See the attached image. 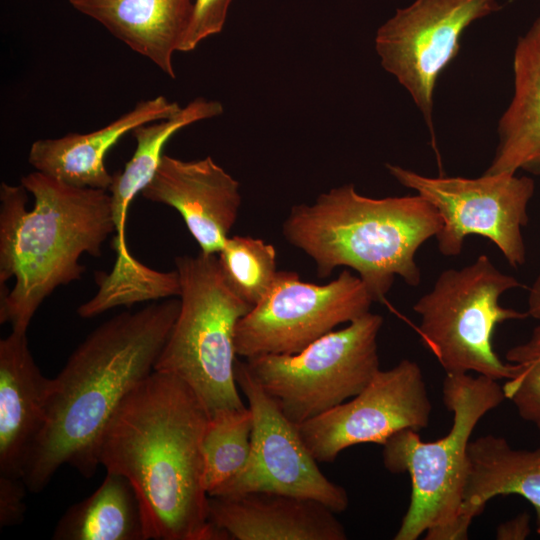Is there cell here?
Masks as SVG:
<instances>
[{
    "mask_svg": "<svg viewBox=\"0 0 540 540\" xmlns=\"http://www.w3.org/2000/svg\"><path fill=\"white\" fill-rule=\"evenodd\" d=\"M209 418L185 382L154 370L108 423L99 465L132 484L148 540H228L208 517L202 440Z\"/></svg>",
    "mask_w": 540,
    "mask_h": 540,
    "instance_id": "cell-1",
    "label": "cell"
},
{
    "mask_svg": "<svg viewBox=\"0 0 540 540\" xmlns=\"http://www.w3.org/2000/svg\"><path fill=\"white\" fill-rule=\"evenodd\" d=\"M180 310V299L154 301L122 312L95 328L51 379L44 427L23 480L39 493L67 464L86 478L111 418L128 394L153 371Z\"/></svg>",
    "mask_w": 540,
    "mask_h": 540,
    "instance_id": "cell-2",
    "label": "cell"
},
{
    "mask_svg": "<svg viewBox=\"0 0 540 540\" xmlns=\"http://www.w3.org/2000/svg\"><path fill=\"white\" fill-rule=\"evenodd\" d=\"M114 232L108 190L79 188L35 171L21 185H0V322L26 332L42 302L59 286L81 278L87 253L102 255Z\"/></svg>",
    "mask_w": 540,
    "mask_h": 540,
    "instance_id": "cell-3",
    "label": "cell"
},
{
    "mask_svg": "<svg viewBox=\"0 0 540 540\" xmlns=\"http://www.w3.org/2000/svg\"><path fill=\"white\" fill-rule=\"evenodd\" d=\"M441 227L438 211L418 194L375 199L350 183L320 194L312 204L292 206L282 233L314 261L319 277L349 267L374 302H381L396 276L409 286L420 284L416 252Z\"/></svg>",
    "mask_w": 540,
    "mask_h": 540,
    "instance_id": "cell-4",
    "label": "cell"
},
{
    "mask_svg": "<svg viewBox=\"0 0 540 540\" xmlns=\"http://www.w3.org/2000/svg\"><path fill=\"white\" fill-rule=\"evenodd\" d=\"M443 402L453 414L448 434L423 441L418 431L401 430L382 446L385 468L411 479L409 507L395 540H462L472 522L463 515L468 476V447L478 422L506 400L494 379L468 374L446 375Z\"/></svg>",
    "mask_w": 540,
    "mask_h": 540,
    "instance_id": "cell-5",
    "label": "cell"
},
{
    "mask_svg": "<svg viewBox=\"0 0 540 540\" xmlns=\"http://www.w3.org/2000/svg\"><path fill=\"white\" fill-rule=\"evenodd\" d=\"M180 310L154 370L176 376L198 396L209 417L246 407L235 379V329L253 307L237 297L217 254L175 259Z\"/></svg>",
    "mask_w": 540,
    "mask_h": 540,
    "instance_id": "cell-6",
    "label": "cell"
},
{
    "mask_svg": "<svg viewBox=\"0 0 540 540\" xmlns=\"http://www.w3.org/2000/svg\"><path fill=\"white\" fill-rule=\"evenodd\" d=\"M522 287L502 273L486 255L460 269L444 270L433 288L420 297L413 310L423 345L436 357L446 375L474 372L496 381L510 379L519 363H504L492 338L498 324L529 317L527 311L502 307L506 291Z\"/></svg>",
    "mask_w": 540,
    "mask_h": 540,
    "instance_id": "cell-7",
    "label": "cell"
},
{
    "mask_svg": "<svg viewBox=\"0 0 540 540\" xmlns=\"http://www.w3.org/2000/svg\"><path fill=\"white\" fill-rule=\"evenodd\" d=\"M383 317L370 311L295 354L246 358L257 384L294 424L304 423L360 393L380 370Z\"/></svg>",
    "mask_w": 540,
    "mask_h": 540,
    "instance_id": "cell-8",
    "label": "cell"
},
{
    "mask_svg": "<svg viewBox=\"0 0 540 540\" xmlns=\"http://www.w3.org/2000/svg\"><path fill=\"white\" fill-rule=\"evenodd\" d=\"M386 168L438 211L442 227L435 237L442 255H459L466 237L476 234L491 240L511 266L525 263L522 228L529 221L528 204L535 191L532 178L510 173L428 177L398 165L386 164Z\"/></svg>",
    "mask_w": 540,
    "mask_h": 540,
    "instance_id": "cell-9",
    "label": "cell"
},
{
    "mask_svg": "<svg viewBox=\"0 0 540 540\" xmlns=\"http://www.w3.org/2000/svg\"><path fill=\"white\" fill-rule=\"evenodd\" d=\"M374 302L359 276L343 270L324 285L278 271L267 295L237 323L235 352L243 358L295 354L369 312Z\"/></svg>",
    "mask_w": 540,
    "mask_h": 540,
    "instance_id": "cell-10",
    "label": "cell"
},
{
    "mask_svg": "<svg viewBox=\"0 0 540 540\" xmlns=\"http://www.w3.org/2000/svg\"><path fill=\"white\" fill-rule=\"evenodd\" d=\"M235 379L253 417L250 455L242 471L209 496L274 492L319 501L337 514L345 511L346 490L322 473L298 425L283 414L239 359Z\"/></svg>",
    "mask_w": 540,
    "mask_h": 540,
    "instance_id": "cell-11",
    "label": "cell"
},
{
    "mask_svg": "<svg viewBox=\"0 0 540 540\" xmlns=\"http://www.w3.org/2000/svg\"><path fill=\"white\" fill-rule=\"evenodd\" d=\"M500 8L497 0H415L377 30L382 67L410 93L433 139L438 76L458 54L465 29Z\"/></svg>",
    "mask_w": 540,
    "mask_h": 540,
    "instance_id": "cell-12",
    "label": "cell"
},
{
    "mask_svg": "<svg viewBox=\"0 0 540 540\" xmlns=\"http://www.w3.org/2000/svg\"><path fill=\"white\" fill-rule=\"evenodd\" d=\"M432 403L417 362L403 359L379 370L357 395L298 425L300 435L317 462H333L353 445H383L404 430L428 426Z\"/></svg>",
    "mask_w": 540,
    "mask_h": 540,
    "instance_id": "cell-13",
    "label": "cell"
},
{
    "mask_svg": "<svg viewBox=\"0 0 540 540\" xmlns=\"http://www.w3.org/2000/svg\"><path fill=\"white\" fill-rule=\"evenodd\" d=\"M141 194L177 210L204 254L221 250L241 206L239 182L210 156L184 161L163 154Z\"/></svg>",
    "mask_w": 540,
    "mask_h": 540,
    "instance_id": "cell-14",
    "label": "cell"
},
{
    "mask_svg": "<svg viewBox=\"0 0 540 540\" xmlns=\"http://www.w3.org/2000/svg\"><path fill=\"white\" fill-rule=\"evenodd\" d=\"M336 514L319 501L274 492L208 498L210 523L230 540H345Z\"/></svg>",
    "mask_w": 540,
    "mask_h": 540,
    "instance_id": "cell-15",
    "label": "cell"
},
{
    "mask_svg": "<svg viewBox=\"0 0 540 540\" xmlns=\"http://www.w3.org/2000/svg\"><path fill=\"white\" fill-rule=\"evenodd\" d=\"M51 379L42 375L26 332L0 341V476L23 479L46 420Z\"/></svg>",
    "mask_w": 540,
    "mask_h": 540,
    "instance_id": "cell-16",
    "label": "cell"
},
{
    "mask_svg": "<svg viewBox=\"0 0 540 540\" xmlns=\"http://www.w3.org/2000/svg\"><path fill=\"white\" fill-rule=\"evenodd\" d=\"M223 105L217 100L202 97L190 101L171 117L136 127L131 133L136 149L121 172L113 174L109 188L112 201L114 232L112 247L116 260L109 277L118 284H129L144 277L147 266L130 253L126 241V220L130 204L153 178L163 149L169 139L182 128L195 122L218 117Z\"/></svg>",
    "mask_w": 540,
    "mask_h": 540,
    "instance_id": "cell-17",
    "label": "cell"
},
{
    "mask_svg": "<svg viewBox=\"0 0 540 540\" xmlns=\"http://www.w3.org/2000/svg\"><path fill=\"white\" fill-rule=\"evenodd\" d=\"M181 107L164 96L138 102L133 109L89 133H68L32 143L28 162L36 171L79 188L109 190L113 175L104 163L107 152L136 127L171 117Z\"/></svg>",
    "mask_w": 540,
    "mask_h": 540,
    "instance_id": "cell-18",
    "label": "cell"
},
{
    "mask_svg": "<svg viewBox=\"0 0 540 540\" xmlns=\"http://www.w3.org/2000/svg\"><path fill=\"white\" fill-rule=\"evenodd\" d=\"M192 6L193 0H85L74 8L175 78L173 54L179 51Z\"/></svg>",
    "mask_w": 540,
    "mask_h": 540,
    "instance_id": "cell-19",
    "label": "cell"
},
{
    "mask_svg": "<svg viewBox=\"0 0 540 540\" xmlns=\"http://www.w3.org/2000/svg\"><path fill=\"white\" fill-rule=\"evenodd\" d=\"M514 93L498 124L499 143L486 174L540 173V16L519 37Z\"/></svg>",
    "mask_w": 540,
    "mask_h": 540,
    "instance_id": "cell-20",
    "label": "cell"
},
{
    "mask_svg": "<svg viewBox=\"0 0 540 540\" xmlns=\"http://www.w3.org/2000/svg\"><path fill=\"white\" fill-rule=\"evenodd\" d=\"M519 495L534 508L540 534V447L513 448L504 437L492 434L470 441L463 515L470 522L492 498Z\"/></svg>",
    "mask_w": 540,
    "mask_h": 540,
    "instance_id": "cell-21",
    "label": "cell"
},
{
    "mask_svg": "<svg viewBox=\"0 0 540 540\" xmlns=\"http://www.w3.org/2000/svg\"><path fill=\"white\" fill-rule=\"evenodd\" d=\"M54 540H148L141 503L124 476L107 472L101 485L58 521Z\"/></svg>",
    "mask_w": 540,
    "mask_h": 540,
    "instance_id": "cell-22",
    "label": "cell"
},
{
    "mask_svg": "<svg viewBox=\"0 0 540 540\" xmlns=\"http://www.w3.org/2000/svg\"><path fill=\"white\" fill-rule=\"evenodd\" d=\"M252 427L249 407L222 410L209 418L202 440L203 484L208 495L245 467L250 455Z\"/></svg>",
    "mask_w": 540,
    "mask_h": 540,
    "instance_id": "cell-23",
    "label": "cell"
},
{
    "mask_svg": "<svg viewBox=\"0 0 540 540\" xmlns=\"http://www.w3.org/2000/svg\"><path fill=\"white\" fill-rule=\"evenodd\" d=\"M217 257L227 286L252 307L267 295L278 272L274 246L260 238L228 237Z\"/></svg>",
    "mask_w": 540,
    "mask_h": 540,
    "instance_id": "cell-24",
    "label": "cell"
},
{
    "mask_svg": "<svg viewBox=\"0 0 540 540\" xmlns=\"http://www.w3.org/2000/svg\"><path fill=\"white\" fill-rule=\"evenodd\" d=\"M519 364L516 375L502 385L503 392L519 416L540 431V356Z\"/></svg>",
    "mask_w": 540,
    "mask_h": 540,
    "instance_id": "cell-25",
    "label": "cell"
},
{
    "mask_svg": "<svg viewBox=\"0 0 540 540\" xmlns=\"http://www.w3.org/2000/svg\"><path fill=\"white\" fill-rule=\"evenodd\" d=\"M232 1L193 0L191 17L179 51H193L203 40L220 33Z\"/></svg>",
    "mask_w": 540,
    "mask_h": 540,
    "instance_id": "cell-26",
    "label": "cell"
},
{
    "mask_svg": "<svg viewBox=\"0 0 540 540\" xmlns=\"http://www.w3.org/2000/svg\"><path fill=\"white\" fill-rule=\"evenodd\" d=\"M28 490L23 479L0 476V526L19 524L25 514V495Z\"/></svg>",
    "mask_w": 540,
    "mask_h": 540,
    "instance_id": "cell-27",
    "label": "cell"
},
{
    "mask_svg": "<svg viewBox=\"0 0 540 540\" xmlns=\"http://www.w3.org/2000/svg\"><path fill=\"white\" fill-rule=\"evenodd\" d=\"M530 533V515L527 512H522L501 523L496 529V538L499 540H523Z\"/></svg>",
    "mask_w": 540,
    "mask_h": 540,
    "instance_id": "cell-28",
    "label": "cell"
},
{
    "mask_svg": "<svg viewBox=\"0 0 540 540\" xmlns=\"http://www.w3.org/2000/svg\"><path fill=\"white\" fill-rule=\"evenodd\" d=\"M538 356H540V323L533 329L526 342L507 351L506 359L511 363H526Z\"/></svg>",
    "mask_w": 540,
    "mask_h": 540,
    "instance_id": "cell-29",
    "label": "cell"
},
{
    "mask_svg": "<svg viewBox=\"0 0 540 540\" xmlns=\"http://www.w3.org/2000/svg\"><path fill=\"white\" fill-rule=\"evenodd\" d=\"M527 313L540 321V273L529 290Z\"/></svg>",
    "mask_w": 540,
    "mask_h": 540,
    "instance_id": "cell-30",
    "label": "cell"
},
{
    "mask_svg": "<svg viewBox=\"0 0 540 540\" xmlns=\"http://www.w3.org/2000/svg\"><path fill=\"white\" fill-rule=\"evenodd\" d=\"M70 2V4L74 7L75 5H77L78 3L80 2H83L85 0H68Z\"/></svg>",
    "mask_w": 540,
    "mask_h": 540,
    "instance_id": "cell-31",
    "label": "cell"
}]
</instances>
